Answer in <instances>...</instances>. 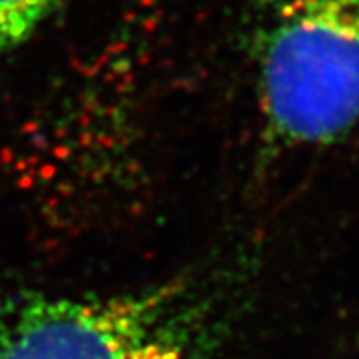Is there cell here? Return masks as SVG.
<instances>
[{"label": "cell", "instance_id": "6da1fadb", "mask_svg": "<svg viewBox=\"0 0 359 359\" xmlns=\"http://www.w3.org/2000/svg\"><path fill=\"white\" fill-rule=\"evenodd\" d=\"M268 134L285 146L339 140L359 120V0H271L257 44Z\"/></svg>", "mask_w": 359, "mask_h": 359}, {"label": "cell", "instance_id": "7a4b0ae2", "mask_svg": "<svg viewBox=\"0 0 359 359\" xmlns=\"http://www.w3.org/2000/svg\"><path fill=\"white\" fill-rule=\"evenodd\" d=\"M192 337V309L176 285L0 299V359H188Z\"/></svg>", "mask_w": 359, "mask_h": 359}, {"label": "cell", "instance_id": "3957f363", "mask_svg": "<svg viewBox=\"0 0 359 359\" xmlns=\"http://www.w3.org/2000/svg\"><path fill=\"white\" fill-rule=\"evenodd\" d=\"M60 0H0V58L25 44Z\"/></svg>", "mask_w": 359, "mask_h": 359}]
</instances>
